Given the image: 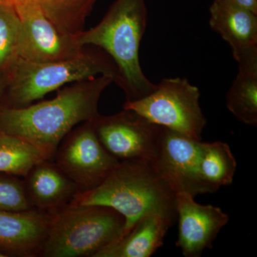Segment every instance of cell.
I'll list each match as a JSON object with an SVG mask.
<instances>
[{"label":"cell","instance_id":"obj_1","mask_svg":"<svg viewBox=\"0 0 257 257\" xmlns=\"http://www.w3.org/2000/svg\"><path fill=\"white\" fill-rule=\"evenodd\" d=\"M113 82L110 76H98L62 89L50 100L22 107H0V133L25 140L47 160H54L62 140L76 125L99 116L101 93Z\"/></svg>","mask_w":257,"mask_h":257},{"label":"cell","instance_id":"obj_2","mask_svg":"<svg viewBox=\"0 0 257 257\" xmlns=\"http://www.w3.org/2000/svg\"><path fill=\"white\" fill-rule=\"evenodd\" d=\"M147 22L145 0H116L100 23L77 35L81 47H98L110 57L117 69L116 82L124 91L126 101L142 99L157 87L140 64Z\"/></svg>","mask_w":257,"mask_h":257},{"label":"cell","instance_id":"obj_3","mask_svg":"<svg viewBox=\"0 0 257 257\" xmlns=\"http://www.w3.org/2000/svg\"><path fill=\"white\" fill-rule=\"evenodd\" d=\"M175 199L152 161H120L99 186L79 193L70 203L112 208L124 216V235L150 211H176Z\"/></svg>","mask_w":257,"mask_h":257},{"label":"cell","instance_id":"obj_4","mask_svg":"<svg viewBox=\"0 0 257 257\" xmlns=\"http://www.w3.org/2000/svg\"><path fill=\"white\" fill-rule=\"evenodd\" d=\"M124 216L112 208L69 203L52 212L40 256L96 257L124 234Z\"/></svg>","mask_w":257,"mask_h":257},{"label":"cell","instance_id":"obj_5","mask_svg":"<svg viewBox=\"0 0 257 257\" xmlns=\"http://www.w3.org/2000/svg\"><path fill=\"white\" fill-rule=\"evenodd\" d=\"M110 76L116 82L117 69L110 57L102 51L83 52L67 60L33 62L18 59L5 76L11 105H30L65 84Z\"/></svg>","mask_w":257,"mask_h":257},{"label":"cell","instance_id":"obj_6","mask_svg":"<svg viewBox=\"0 0 257 257\" xmlns=\"http://www.w3.org/2000/svg\"><path fill=\"white\" fill-rule=\"evenodd\" d=\"M199 88L186 78H165L148 95L126 101L124 109H130L162 127L202 140L207 119L199 104Z\"/></svg>","mask_w":257,"mask_h":257},{"label":"cell","instance_id":"obj_7","mask_svg":"<svg viewBox=\"0 0 257 257\" xmlns=\"http://www.w3.org/2000/svg\"><path fill=\"white\" fill-rule=\"evenodd\" d=\"M54 161L73 181L79 193L99 186L120 162L102 146L92 121L84 122L64 138Z\"/></svg>","mask_w":257,"mask_h":257},{"label":"cell","instance_id":"obj_8","mask_svg":"<svg viewBox=\"0 0 257 257\" xmlns=\"http://www.w3.org/2000/svg\"><path fill=\"white\" fill-rule=\"evenodd\" d=\"M99 142L119 161H153L164 127L130 109L93 120Z\"/></svg>","mask_w":257,"mask_h":257},{"label":"cell","instance_id":"obj_9","mask_svg":"<svg viewBox=\"0 0 257 257\" xmlns=\"http://www.w3.org/2000/svg\"><path fill=\"white\" fill-rule=\"evenodd\" d=\"M22 23L19 59L33 62L67 60L82 51L77 35L61 31L39 5H15Z\"/></svg>","mask_w":257,"mask_h":257},{"label":"cell","instance_id":"obj_10","mask_svg":"<svg viewBox=\"0 0 257 257\" xmlns=\"http://www.w3.org/2000/svg\"><path fill=\"white\" fill-rule=\"evenodd\" d=\"M202 140L164 128L154 165L175 194H207L199 175Z\"/></svg>","mask_w":257,"mask_h":257},{"label":"cell","instance_id":"obj_11","mask_svg":"<svg viewBox=\"0 0 257 257\" xmlns=\"http://www.w3.org/2000/svg\"><path fill=\"white\" fill-rule=\"evenodd\" d=\"M177 219L179 221L178 239L176 246L185 257H199L213 243L229 216L220 207L202 205L187 193L176 194Z\"/></svg>","mask_w":257,"mask_h":257},{"label":"cell","instance_id":"obj_12","mask_svg":"<svg viewBox=\"0 0 257 257\" xmlns=\"http://www.w3.org/2000/svg\"><path fill=\"white\" fill-rule=\"evenodd\" d=\"M209 25L229 44L238 66L257 62V14L230 0H214Z\"/></svg>","mask_w":257,"mask_h":257},{"label":"cell","instance_id":"obj_13","mask_svg":"<svg viewBox=\"0 0 257 257\" xmlns=\"http://www.w3.org/2000/svg\"><path fill=\"white\" fill-rule=\"evenodd\" d=\"M52 212L32 209L0 210V251L5 256H40L47 239Z\"/></svg>","mask_w":257,"mask_h":257},{"label":"cell","instance_id":"obj_14","mask_svg":"<svg viewBox=\"0 0 257 257\" xmlns=\"http://www.w3.org/2000/svg\"><path fill=\"white\" fill-rule=\"evenodd\" d=\"M176 219V211H150L96 257H150L164 244L167 231Z\"/></svg>","mask_w":257,"mask_h":257},{"label":"cell","instance_id":"obj_15","mask_svg":"<svg viewBox=\"0 0 257 257\" xmlns=\"http://www.w3.org/2000/svg\"><path fill=\"white\" fill-rule=\"evenodd\" d=\"M29 201L33 209L53 212L72 202L78 187L55 161L45 160L35 165L23 178Z\"/></svg>","mask_w":257,"mask_h":257},{"label":"cell","instance_id":"obj_16","mask_svg":"<svg viewBox=\"0 0 257 257\" xmlns=\"http://www.w3.org/2000/svg\"><path fill=\"white\" fill-rule=\"evenodd\" d=\"M236 159L227 143H202L199 175L208 193L232 184L236 173Z\"/></svg>","mask_w":257,"mask_h":257},{"label":"cell","instance_id":"obj_17","mask_svg":"<svg viewBox=\"0 0 257 257\" xmlns=\"http://www.w3.org/2000/svg\"><path fill=\"white\" fill-rule=\"evenodd\" d=\"M226 96L228 110L240 122L257 126V62L239 65Z\"/></svg>","mask_w":257,"mask_h":257},{"label":"cell","instance_id":"obj_18","mask_svg":"<svg viewBox=\"0 0 257 257\" xmlns=\"http://www.w3.org/2000/svg\"><path fill=\"white\" fill-rule=\"evenodd\" d=\"M45 160L41 152L31 144L18 137L0 133V173L24 178Z\"/></svg>","mask_w":257,"mask_h":257},{"label":"cell","instance_id":"obj_19","mask_svg":"<svg viewBox=\"0 0 257 257\" xmlns=\"http://www.w3.org/2000/svg\"><path fill=\"white\" fill-rule=\"evenodd\" d=\"M22 23L13 5L0 3V74L5 77L19 59Z\"/></svg>","mask_w":257,"mask_h":257},{"label":"cell","instance_id":"obj_20","mask_svg":"<svg viewBox=\"0 0 257 257\" xmlns=\"http://www.w3.org/2000/svg\"><path fill=\"white\" fill-rule=\"evenodd\" d=\"M32 209L23 178L0 173V210L23 211Z\"/></svg>","mask_w":257,"mask_h":257},{"label":"cell","instance_id":"obj_21","mask_svg":"<svg viewBox=\"0 0 257 257\" xmlns=\"http://www.w3.org/2000/svg\"><path fill=\"white\" fill-rule=\"evenodd\" d=\"M0 3L15 6L21 4H34L41 8L47 18L57 26L63 20L64 10L68 0H0Z\"/></svg>","mask_w":257,"mask_h":257},{"label":"cell","instance_id":"obj_22","mask_svg":"<svg viewBox=\"0 0 257 257\" xmlns=\"http://www.w3.org/2000/svg\"><path fill=\"white\" fill-rule=\"evenodd\" d=\"M230 1L257 14V0H230Z\"/></svg>","mask_w":257,"mask_h":257},{"label":"cell","instance_id":"obj_23","mask_svg":"<svg viewBox=\"0 0 257 257\" xmlns=\"http://www.w3.org/2000/svg\"><path fill=\"white\" fill-rule=\"evenodd\" d=\"M5 89H6V79L5 77L0 78V99L4 94Z\"/></svg>","mask_w":257,"mask_h":257},{"label":"cell","instance_id":"obj_24","mask_svg":"<svg viewBox=\"0 0 257 257\" xmlns=\"http://www.w3.org/2000/svg\"><path fill=\"white\" fill-rule=\"evenodd\" d=\"M0 257H6V256H5V255L4 254V253L2 252L1 251H0Z\"/></svg>","mask_w":257,"mask_h":257}]
</instances>
